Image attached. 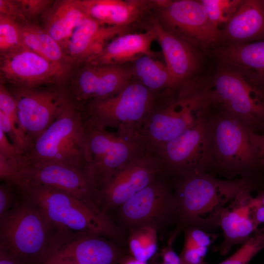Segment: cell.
<instances>
[{"label":"cell","mask_w":264,"mask_h":264,"mask_svg":"<svg viewBox=\"0 0 264 264\" xmlns=\"http://www.w3.org/2000/svg\"><path fill=\"white\" fill-rule=\"evenodd\" d=\"M174 191L177 203V221L167 243L185 229L197 227L207 231L219 227L223 209L241 193L264 189V179L239 177L222 180L205 173L176 177Z\"/></svg>","instance_id":"obj_1"},{"label":"cell","mask_w":264,"mask_h":264,"mask_svg":"<svg viewBox=\"0 0 264 264\" xmlns=\"http://www.w3.org/2000/svg\"><path fill=\"white\" fill-rule=\"evenodd\" d=\"M205 172L233 179H264V171L248 130L238 118L210 100L205 112Z\"/></svg>","instance_id":"obj_2"},{"label":"cell","mask_w":264,"mask_h":264,"mask_svg":"<svg viewBox=\"0 0 264 264\" xmlns=\"http://www.w3.org/2000/svg\"><path fill=\"white\" fill-rule=\"evenodd\" d=\"M79 234L54 223L24 198L0 217V249L21 264H46Z\"/></svg>","instance_id":"obj_3"},{"label":"cell","mask_w":264,"mask_h":264,"mask_svg":"<svg viewBox=\"0 0 264 264\" xmlns=\"http://www.w3.org/2000/svg\"><path fill=\"white\" fill-rule=\"evenodd\" d=\"M17 188L23 198L60 226L74 233L98 235L127 244L124 231L109 215L76 197L39 184L23 183Z\"/></svg>","instance_id":"obj_4"},{"label":"cell","mask_w":264,"mask_h":264,"mask_svg":"<svg viewBox=\"0 0 264 264\" xmlns=\"http://www.w3.org/2000/svg\"><path fill=\"white\" fill-rule=\"evenodd\" d=\"M211 100L248 130L264 133V78L242 67L220 62L213 77L203 80Z\"/></svg>","instance_id":"obj_5"},{"label":"cell","mask_w":264,"mask_h":264,"mask_svg":"<svg viewBox=\"0 0 264 264\" xmlns=\"http://www.w3.org/2000/svg\"><path fill=\"white\" fill-rule=\"evenodd\" d=\"M25 162L55 164L87 174L92 163L81 108L72 100L34 142Z\"/></svg>","instance_id":"obj_6"},{"label":"cell","mask_w":264,"mask_h":264,"mask_svg":"<svg viewBox=\"0 0 264 264\" xmlns=\"http://www.w3.org/2000/svg\"><path fill=\"white\" fill-rule=\"evenodd\" d=\"M162 96L160 101L156 97L140 129L148 149L154 153L191 125L209 102L205 89L197 81L165 90Z\"/></svg>","instance_id":"obj_7"},{"label":"cell","mask_w":264,"mask_h":264,"mask_svg":"<svg viewBox=\"0 0 264 264\" xmlns=\"http://www.w3.org/2000/svg\"><path fill=\"white\" fill-rule=\"evenodd\" d=\"M155 92L133 78L117 93L87 102L83 108L85 110H82L85 123L103 129L140 131L154 105Z\"/></svg>","instance_id":"obj_8"},{"label":"cell","mask_w":264,"mask_h":264,"mask_svg":"<svg viewBox=\"0 0 264 264\" xmlns=\"http://www.w3.org/2000/svg\"><path fill=\"white\" fill-rule=\"evenodd\" d=\"M85 125L92 157L88 175L99 192L117 170L148 149L140 131L118 130L114 133Z\"/></svg>","instance_id":"obj_9"},{"label":"cell","mask_w":264,"mask_h":264,"mask_svg":"<svg viewBox=\"0 0 264 264\" xmlns=\"http://www.w3.org/2000/svg\"><path fill=\"white\" fill-rule=\"evenodd\" d=\"M165 173L116 209V224L124 231L149 226L158 232L173 225L177 219V203Z\"/></svg>","instance_id":"obj_10"},{"label":"cell","mask_w":264,"mask_h":264,"mask_svg":"<svg viewBox=\"0 0 264 264\" xmlns=\"http://www.w3.org/2000/svg\"><path fill=\"white\" fill-rule=\"evenodd\" d=\"M154 16L169 32L198 49L220 44V29L208 18L200 0H153Z\"/></svg>","instance_id":"obj_11"},{"label":"cell","mask_w":264,"mask_h":264,"mask_svg":"<svg viewBox=\"0 0 264 264\" xmlns=\"http://www.w3.org/2000/svg\"><path fill=\"white\" fill-rule=\"evenodd\" d=\"M72 68L51 62L22 45L0 55V82L15 87L65 86Z\"/></svg>","instance_id":"obj_12"},{"label":"cell","mask_w":264,"mask_h":264,"mask_svg":"<svg viewBox=\"0 0 264 264\" xmlns=\"http://www.w3.org/2000/svg\"><path fill=\"white\" fill-rule=\"evenodd\" d=\"M10 91L16 102L19 121L34 143L72 99L64 86L40 88L14 87Z\"/></svg>","instance_id":"obj_13"},{"label":"cell","mask_w":264,"mask_h":264,"mask_svg":"<svg viewBox=\"0 0 264 264\" xmlns=\"http://www.w3.org/2000/svg\"><path fill=\"white\" fill-rule=\"evenodd\" d=\"M164 173L159 157L153 152H146L117 170L101 188V210L107 214L115 211Z\"/></svg>","instance_id":"obj_14"},{"label":"cell","mask_w":264,"mask_h":264,"mask_svg":"<svg viewBox=\"0 0 264 264\" xmlns=\"http://www.w3.org/2000/svg\"><path fill=\"white\" fill-rule=\"evenodd\" d=\"M206 107L191 125L154 153L162 161L168 176L181 177L193 174L206 173Z\"/></svg>","instance_id":"obj_15"},{"label":"cell","mask_w":264,"mask_h":264,"mask_svg":"<svg viewBox=\"0 0 264 264\" xmlns=\"http://www.w3.org/2000/svg\"><path fill=\"white\" fill-rule=\"evenodd\" d=\"M65 87L71 99L82 109L88 102L112 95L133 79L131 65L85 64Z\"/></svg>","instance_id":"obj_16"},{"label":"cell","mask_w":264,"mask_h":264,"mask_svg":"<svg viewBox=\"0 0 264 264\" xmlns=\"http://www.w3.org/2000/svg\"><path fill=\"white\" fill-rule=\"evenodd\" d=\"M17 171L21 180L19 186L23 183L48 186L67 192L100 209L99 192L84 171L59 164L26 162Z\"/></svg>","instance_id":"obj_17"},{"label":"cell","mask_w":264,"mask_h":264,"mask_svg":"<svg viewBox=\"0 0 264 264\" xmlns=\"http://www.w3.org/2000/svg\"><path fill=\"white\" fill-rule=\"evenodd\" d=\"M148 18L146 29L153 31L160 45L174 88L196 80L201 62L199 49L168 31L154 16Z\"/></svg>","instance_id":"obj_18"},{"label":"cell","mask_w":264,"mask_h":264,"mask_svg":"<svg viewBox=\"0 0 264 264\" xmlns=\"http://www.w3.org/2000/svg\"><path fill=\"white\" fill-rule=\"evenodd\" d=\"M129 253L126 245L102 236L80 233L46 264H118Z\"/></svg>","instance_id":"obj_19"},{"label":"cell","mask_w":264,"mask_h":264,"mask_svg":"<svg viewBox=\"0 0 264 264\" xmlns=\"http://www.w3.org/2000/svg\"><path fill=\"white\" fill-rule=\"evenodd\" d=\"M130 27L102 25L85 17L74 30L64 50L69 63L80 66L98 54L116 36L129 32Z\"/></svg>","instance_id":"obj_20"},{"label":"cell","mask_w":264,"mask_h":264,"mask_svg":"<svg viewBox=\"0 0 264 264\" xmlns=\"http://www.w3.org/2000/svg\"><path fill=\"white\" fill-rule=\"evenodd\" d=\"M253 191L241 193L221 212L219 227L223 231V240L213 251L226 255L234 245L245 243L258 229L252 217Z\"/></svg>","instance_id":"obj_21"},{"label":"cell","mask_w":264,"mask_h":264,"mask_svg":"<svg viewBox=\"0 0 264 264\" xmlns=\"http://www.w3.org/2000/svg\"><path fill=\"white\" fill-rule=\"evenodd\" d=\"M220 31V44H242L264 39V1L242 0Z\"/></svg>","instance_id":"obj_22"},{"label":"cell","mask_w":264,"mask_h":264,"mask_svg":"<svg viewBox=\"0 0 264 264\" xmlns=\"http://www.w3.org/2000/svg\"><path fill=\"white\" fill-rule=\"evenodd\" d=\"M88 17L102 25L130 27L152 9V0H77Z\"/></svg>","instance_id":"obj_23"},{"label":"cell","mask_w":264,"mask_h":264,"mask_svg":"<svg viewBox=\"0 0 264 264\" xmlns=\"http://www.w3.org/2000/svg\"><path fill=\"white\" fill-rule=\"evenodd\" d=\"M154 40V35L149 29L141 33L127 32L118 35L110 41L98 54L85 64L121 65L132 63L144 55L155 57L156 53L151 48Z\"/></svg>","instance_id":"obj_24"},{"label":"cell","mask_w":264,"mask_h":264,"mask_svg":"<svg viewBox=\"0 0 264 264\" xmlns=\"http://www.w3.org/2000/svg\"><path fill=\"white\" fill-rule=\"evenodd\" d=\"M86 16L77 0H54L40 17V25L64 49L75 28Z\"/></svg>","instance_id":"obj_25"},{"label":"cell","mask_w":264,"mask_h":264,"mask_svg":"<svg viewBox=\"0 0 264 264\" xmlns=\"http://www.w3.org/2000/svg\"><path fill=\"white\" fill-rule=\"evenodd\" d=\"M213 49L220 62L242 67L264 78V39L242 44H220Z\"/></svg>","instance_id":"obj_26"},{"label":"cell","mask_w":264,"mask_h":264,"mask_svg":"<svg viewBox=\"0 0 264 264\" xmlns=\"http://www.w3.org/2000/svg\"><path fill=\"white\" fill-rule=\"evenodd\" d=\"M21 24V45L48 61L72 66L61 45L36 22Z\"/></svg>","instance_id":"obj_27"},{"label":"cell","mask_w":264,"mask_h":264,"mask_svg":"<svg viewBox=\"0 0 264 264\" xmlns=\"http://www.w3.org/2000/svg\"><path fill=\"white\" fill-rule=\"evenodd\" d=\"M155 58L144 55L132 62L133 78L154 92L176 89L166 65Z\"/></svg>","instance_id":"obj_28"},{"label":"cell","mask_w":264,"mask_h":264,"mask_svg":"<svg viewBox=\"0 0 264 264\" xmlns=\"http://www.w3.org/2000/svg\"><path fill=\"white\" fill-rule=\"evenodd\" d=\"M128 232V249L136 260L147 262L156 253L158 231L149 226L132 228Z\"/></svg>","instance_id":"obj_29"},{"label":"cell","mask_w":264,"mask_h":264,"mask_svg":"<svg viewBox=\"0 0 264 264\" xmlns=\"http://www.w3.org/2000/svg\"><path fill=\"white\" fill-rule=\"evenodd\" d=\"M242 0H200L207 15L219 28L228 22L238 8Z\"/></svg>","instance_id":"obj_30"},{"label":"cell","mask_w":264,"mask_h":264,"mask_svg":"<svg viewBox=\"0 0 264 264\" xmlns=\"http://www.w3.org/2000/svg\"><path fill=\"white\" fill-rule=\"evenodd\" d=\"M264 248V232L257 229L233 254L218 264H248ZM204 264H209L205 262Z\"/></svg>","instance_id":"obj_31"},{"label":"cell","mask_w":264,"mask_h":264,"mask_svg":"<svg viewBox=\"0 0 264 264\" xmlns=\"http://www.w3.org/2000/svg\"><path fill=\"white\" fill-rule=\"evenodd\" d=\"M21 24L0 14V53L3 54L21 46Z\"/></svg>","instance_id":"obj_32"},{"label":"cell","mask_w":264,"mask_h":264,"mask_svg":"<svg viewBox=\"0 0 264 264\" xmlns=\"http://www.w3.org/2000/svg\"><path fill=\"white\" fill-rule=\"evenodd\" d=\"M52 0H16L23 23L36 22L52 4Z\"/></svg>","instance_id":"obj_33"},{"label":"cell","mask_w":264,"mask_h":264,"mask_svg":"<svg viewBox=\"0 0 264 264\" xmlns=\"http://www.w3.org/2000/svg\"><path fill=\"white\" fill-rule=\"evenodd\" d=\"M0 111L7 116L12 125L16 129L25 132L18 117L16 104L14 98L9 90L6 88L4 84L1 82L0 84Z\"/></svg>","instance_id":"obj_34"},{"label":"cell","mask_w":264,"mask_h":264,"mask_svg":"<svg viewBox=\"0 0 264 264\" xmlns=\"http://www.w3.org/2000/svg\"><path fill=\"white\" fill-rule=\"evenodd\" d=\"M183 232L185 247L208 248L219 236L197 227L187 228Z\"/></svg>","instance_id":"obj_35"},{"label":"cell","mask_w":264,"mask_h":264,"mask_svg":"<svg viewBox=\"0 0 264 264\" xmlns=\"http://www.w3.org/2000/svg\"><path fill=\"white\" fill-rule=\"evenodd\" d=\"M0 153L17 170L25 161V155L18 150L0 129Z\"/></svg>","instance_id":"obj_36"},{"label":"cell","mask_w":264,"mask_h":264,"mask_svg":"<svg viewBox=\"0 0 264 264\" xmlns=\"http://www.w3.org/2000/svg\"><path fill=\"white\" fill-rule=\"evenodd\" d=\"M208 248L183 246L179 255L182 264H204Z\"/></svg>","instance_id":"obj_37"},{"label":"cell","mask_w":264,"mask_h":264,"mask_svg":"<svg viewBox=\"0 0 264 264\" xmlns=\"http://www.w3.org/2000/svg\"><path fill=\"white\" fill-rule=\"evenodd\" d=\"M13 185L5 182L0 186V217L19 203L16 201L15 195L12 189Z\"/></svg>","instance_id":"obj_38"},{"label":"cell","mask_w":264,"mask_h":264,"mask_svg":"<svg viewBox=\"0 0 264 264\" xmlns=\"http://www.w3.org/2000/svg\"><path fill=\"white\" fill-rule=\"evenodd\" d=\"M0 178L5 182L19 186L21 182L20 175L8 160L0 153Z\"/></svg>","instance_id":"obj_39"},{"label":"cell","mask_w":264,"mask_h":264,"mask_svg":"<svg viewBox=\"0 0 264 264\" xmlns=\"http://www.w3.org/2000/svg\"><path fill=\"white\" fill-rule=\"evenodd\" d=\"M0 14L23 23L16 0H0Z\"/></svg>","instance_id":"obj_40"},{"label":"cell","mask_w":264,"mask_h":264,"mask_svg":"<svg viewBox=\"0 0 264 264\" xmlns=\"http://www.w3.org/2000/svg\"><path fill=\"white\" fill-rule=\"evenodd\" d=\"M154 256L159 261L167 264H180L181 261L178 256L173 250L172 245L167 244L163 247L159 253Z\"/></svg>","instance_id":"obj_41"},{"label":"cell","mask_w":264,"mask_h":264,"mask_svg":"<svg viewBox=\"0 0 264 264\" xmlns=\"http://www.w3.org/2000/svg\"><path fill=\"white\" fill-rule=\"evenodd\" d=\"M249 135L252 144L256 151L260 165L264 171V133L250 131Z\"/></svg>","instance_id":"obj_42"},{"label":"cell","mask_w":264,"mask_h":264,"mask_svg":"<svg viewBox=\"0 0 264 264\" xmlns=\"http://www.w3.org/2000/svg\"><path fill=\"white\" fill-rule=\"evenodd\" d=\"M251 208L252 219L258 227L260 224L264 222V206L262 205L255 198H253Z\"/></svg>","instance_id":"obj_43"},{"label":"cell","mask_w":264,"mask_h":264,"mask_svg":"<svg viewBox=\"0 0 264 264\" xmlns=\"http://www.w3.org/2000/svg\"><path fill=\"white\" fill-rule=\"evenodd\" d=\"M0 264H21L15 257L0 249Z\"/></svg>","instance_id":"obj_44"},{"label":"cell","mask_w":264,"mask_h":264,"mask_svg":"<svg viewBox=\"0 0 264 264\" xmlns=\"http://www.w3.org/2000/svg\"><path fill=\"white\" fill-rule=\"evenodd\" d=\"M118 264H147V262H141L135 259L128 253L120 261Z\"/></svg>","instance_id":"obj_45"},{"label":"cell","mask_w":264,"mask_h":264,"mask_svg":"<svg viewBox=\"0 0 264 264\" xmlns=\"http://www.w3.org/2000/svg\"><path fill=\"white\" fill-rule=\"evenodd\" d=\"M257 192V195L255 198L264 206V189H260Z\"/></svg>","instance_id":"obj_46"},{"label":"cell","mask_w":264,"mask_h":264,"mask_svg":"<svg viewBox=\"0 0 264 264\" xmlns=\"http://www.w3.org/2000/svg\"><path fill=\"white\" fill-rule=\"evenodd\" d=\"M261 229H262L263 231H264V227L261 228Z\"/></svg>","instance_id":"obj_47"},{"label":"cell","mask_w":264,"mask_h":264,"mask_svg":"<svg viewBox=\"0 0 264 264\" xmlns=\"http://www.w3.org/2000/svg\"><path fill=\"white\" fill-rule=\"evenodd\" d=\"M180 264H182L181 263Z\"/></svg>","instance_id":"obj_48"},{"label":"cell","mask_w":264,"mask_h":264,"mask_svg":"<svg viewBox=\"0 0 264 264\" xmlns=\"http://www.w3.org/2000/svg\"><path fill=\"white\" fill-rule=\"evenodd\" d=\"M263 1H264V0H263Z\"/></svg>","instance_id":"obj_49"}]
</instances>
